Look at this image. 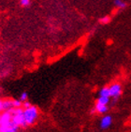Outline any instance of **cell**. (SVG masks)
Listing matches in <instances>:
<instances>
[{
	"label": "cell",
	"instance_id": "cell-5",
	"mask_svg": "<svg viewBox=\"0 0 131 132\" xmlns=\"http://www.w3.org/2000/svg\"><path fill=\"white\" fill-rule=\"evenodd\" d=\"M11 112L10 111H4L0 114V124H9L11 122Z\"/></svg>",
	"mask_w": 131,
	"mask_h": 132
},
{
	"label": "cell",
	"instance_id": "cell-16",
	"mask_svg": "<svg viewBox=\"0 0 131 132\" xmlns=\"http://www.w3.org/2000/svg\"><path fill=\"white\" fill-rule=\"evenodd\" d=\"M30 106H31V104L27 101V100L24 101V102H23V109H24V108H28V107H30Z\"/></svg>",
	"mask_w": 131,
	"mask_h": 132
},
{
	"label": "cell",
	"instance_id": "cell-3",
	"mask_svg": "<svg viewBox=\"0 0 131 132\" xmlns=\"http://www.w3.org/2000/svg\"><path fill=\"white\" fill-rule=\"evenodd\" d=\"M110 88V95L111 97L113 99H117L118 97H120V96L122 95V86L121 84L118 82L112 84L111 86H109Z\"/></svg>",
	"mask_w": 131,
	"mask_h": 132
},
{
	"label": "cell",
	"instance_id": "cell-15",
	"mask_svg": "<svg viewBox=\"0 0 131 132\" xmlns=\"http://www.w3.org/2000/svg\"><path fill=\"white\" fill-rule=\"evenodd\" d=\"M20 4L22 7H28V6H30L31 4V1L30 0H20Z\"/></svg>",
	"mask_w": 131,
	"mask_h": 132
},
{
	"label": "cell",
	"instance_id": "cell-1",
	"mask_svg": "<svg viewBox=\"0 0 131 132\" xmlns=\"http://www.w3.org/2000/svg\"><path fill=\"white\" fill-rule=\"evenodd\" d=\"M23 116L26 127L34 125L38 118V110L36 106H32L23 109Z\"/></svg>",
	"mask_w": 131,
	"mask_h": 132
},
{
	"label": "cell",
	"instance_id": "cell-11",
	"mask_svg": "<svg viewBox=\"0 0 131 132\" xmlns=\"http://www.w3.org/2000/svg\"><path fill=\"white\" fill-rule=\"evenodd\" d=\"M19 128H20V127L12 123V125H11L10 127H8L7 129L4 130V131H2V132H18L19 131Z\"/></svg>",
	"mask_w": 131,
	"mask_h": 132
},
{
	"label": "cell",
	"instance_id": "cell-17",
	"mask_svg": "<svg viewBox=\"0 0 131 132\" xmlns=\"http://www.w3.org/2000/svg\"><path fill=\"white\" fill-rule=\"evenodd\" d=\"M3 111V99L0 98V112Z\"/></svg>",
	"mask_w": 131,
	"mask_h": 132
},
{
	"label": "cell",
	"instance_id": "cell-13",
	"mask_svg": "<svg viewBox=\"0 0 131 132\" xmlns=\"http://www.w3.org/2000/svg\"><path fill=\"white\" fill-rule=\"evenodd\" d=\"M99 22H100V23H102V24H107V23H109L111 22V17H110V16H104V17H102L100 20H99Z\"/></svg>",
	"mask_w": 131,
	"mask_h": 132
},
{
	"label": "cell",
	"instance_id": "cell-12",
	"mask_svg": "<svg viewBox=\"0 0 131 132\" xmlns=\"http://www.w3.org/2000/svg\"><path fill=\"white\" fill-rule=\"evenodd\" d=\"M12 102H13V108L23 107V102L21 101L20 99H12Z\"/></svg>",
	"mask_w": 131,
	"mask_h": 132
},
{
	"label": "cell",
	"instance_id": "cell-2",
	"mask_svg": "<svg viewBox=\"0 0 131 132\" xmlns=\"http://www.w3.org/2000/svg\"><path fill=\"white\" fill-rule=\"evenodd\" d=\"M11 112V122L14 125L18 126L19 127H25L26 125H25L24 121V116H23V107H20V108H13L10 111Z\"/></svg>",
	"mask_w": 131,
	"mask_h": 132
},
{
	"label": "cell",
	"instance_id": "cell-6",
	"mask_svg": "<svg viewBox=\"0 0 131 132\" xmlns=\"http://www.w3.org/2000/svg\"><path fill=\"white\" fill-rule=\"evenodd\" d=\"M95 110H96V112L99 114H105L107 112H108V105H105V104H102V103H98L96 102V104L95 105Z\"/></svg>",
	"mask_w": 131,
	"mask_h": 132
},
{
	"label": "cell",
	"instance_id": "cell-7",
	"mask_svg": "<svg viewBox=\"0 0 131 132\" xmlns=\"http://www.w3.org/2000/svg\"><path fill=\"white\" fill-rule=\"evenodd\" d=\"M11 109H13L12 99H4L3 100V111H10Z\"/></svg>",
	"mask_w": 131,
	"mask_h": 132
},
{
	"label": "cell",
	"instance_id": "cell-14",
	"mask_svg": "<svg viewBox=\"0 0 131 132\" xmlns=\"http://www.w3.org/2000/svg\"><path fill=\"white\" fill-rule=\"evenodd\" d=\"M21 100L22 102H24V101H26L28 99V94L26 93V92H23L22 94H21V96H20V98H19Z\"/></svg>",
	"mask_w": 131,
	"mask_h": 132
},
{
	"label": "cell",
	"instance_id": "cell-8",
	"mask_svg": "<svg viewBox=\"0 0 131 132\" xmlns=\"http://www.w3.org/2000/svg\"><path fill=\"white\" fill-rule=\"evenodd\" d=\"M114 6H115L116 9L124 10V9H126L127 7V4L124 0H114Z\"/></svg>",
	"mask_w": 131,
	"mask_h": 132
},
{
	"label": "cell",
	"instance_id": "cell-10",
	"mask_svg": "<svg viewBox=\"0 0 131 132\" xmlns=\"http://www.w3.org/2000/svg\"><path fill=\"white\" fill-rule=\"evenodd\" d=\"M110 98H111V97H101V96H99L97 100H96V102H98V103H102V104H105V105H108L109 103H110Z\"/></svg>",
	"mask_w": 131,
	"mask_h": 132
},
{
	"label": "cell",
	"instance_id": "cell-4",
	"mask_svg": "<svg viewBox=\"0 0 131 132\" xmlns=\"http://www.w3.org/2000/svg\"><path fill=\"white\" fill-rule=\"evenodd\" d=\"M111 124H112V117L111 115H103V117L100 119V123H99V127L101 129H108L109 127H111Z\"/></svg>",
	"mask_w": 131,
	"mask_h": 132
},
{
	"label": "cell",
	"instance_id": "cell-9",
	"mask_svg": "<svg viewBox=\"0 0 131 132\" xmlns=\"http://www.w3.org/2000/svg\"><path fill=\"white\" fill-rule=\"evenodd\" d=\"M98 95L101 96V97H111V95H110V88H109L108 86H105V87H103V88H101L99 93H98Z\"/></svg>",
	"mask_w": 131,
	"mask_h": 132
}]
</instances>
